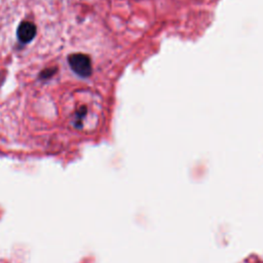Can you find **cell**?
<instances>
[{
	"label": "cell",
	"instance_id": "6da1fadb",
	"mask_svg": "<svg viewBox=\"0 0 263 263\" xmlns=\"http://www.w3.org/2000/svg\"><path fill=\"white\" fill-rule=\"evenodd\" d=\"M69 64L73 69V71L78 75L86 77L91 75L92 64L91 60L86 55L74 54L69 57Z\"/></svg>",
	"mask_w": 263,
	"mask_h": 263
},
{
	"label": "cell",
	"instance_id": "7a4b0ae2",
	"mask_svg": "<svg viewBox=\"0 0 263 263\" xmlns=\"http://www.w3.org/2000/svg\"><path fill=\"white\" fill-rule=\"evenodd\" d=\"M36 34V27L30 22H23L17 29V37L22 42H29Z\"/></svg>",
	"mask_w": 263,
	"mask_h": 263
}]
</instances>
